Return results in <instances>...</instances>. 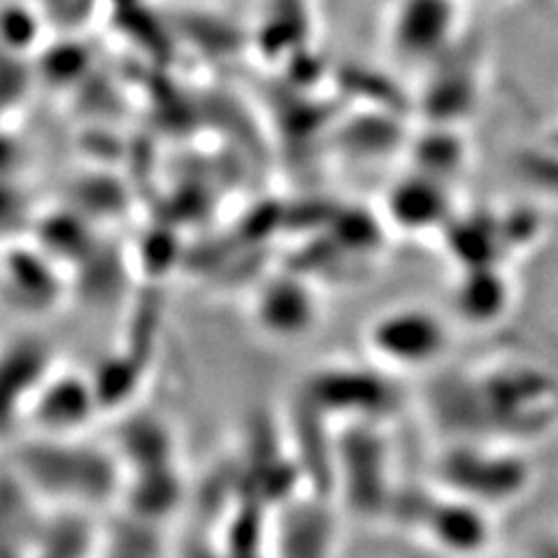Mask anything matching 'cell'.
I'll use <instances>...</instances> for the list:
<instances>
[{"label":"cell","mask_w":558,"mask_h":558,"mask_svg":"<svg viewBox=\"0 0 558 558\" xmlns=\"http://www.w3.org/2000/svg\"><path fill=\"white\" fill-rule=\"evenodd\" d=\"M453 330L457 324L447 312L422 303L384 307L363 326V356L396 377H428L445 365L453 347Z\"/></svg>","instance_id":"8992f818"},{"label":"cell","mask_w":558,"mask_h":558,"mask_svg":"<svg viewBox=\"0 0 558 558\" xmlns=\"http://www.w3.org/2000/svg\"><path fill=\"white\" fill-rule=\"evenodd\" d=\"M342 508L333 496L305 488L277 505L268 521L270 558H338L342 545Z\"/></svg>","instance_id":"ba28073f"},{"label":"cell","mask_w":558,"mask_h":558,"mask_svg":"<svg viewBox=\"0 0 558 558\" xmlns=\"http://www.w3.org/2000/svg\"><path fill=\"white\" fill-rule=\"evenodd\" d=\"M14 473L26 492L63 510H92L121 488V459L84 435H28L16 445Z\"/></svg>","instance_id":"7a4b0ae2"},{"label":"cell","mask_w":558,"mask_h":558,"mask_svg":"<svg viewBox=\"0 0 558 558\" xmlns=\"http://www.w3.org/2000/svg\"><path fill=\"white\" fill-rule=\"evenodd\" d=\"M102 410L94 377L75 375L57 365L22 410L33 435H84L86 426Z\"/></svg>","instance_id":"30bf717a"},{"label":"cell","mask_w":558,"mask_h":558,"mask_svg":"<svg viewBox=\"0 0 558 558\" xmlns=\"http://www.w3.org/2000/svg\"><path fill=\"white\" fill-rule=\"evenodd\" d=\"M453 217L449 191L435 180L400 182L387 198V223L405 235H442Z\"/></svg>","instance_id":"7c38bea8"},{"label":"cell","mask_w":558,"mask_h":558,"mask_svg":"<svg viewBox=\"0 0 558 558\" xmlns=\"http://www.w3.org/2000/svg\"><path fill=\"white\" fill-rule=\"evenodd\" d=\"M554 381L529 365L492 363L435 371L424 412L442 440H500L526 447L556 422Z\"/></svg>","instance_id":"6da1fadb"},{"label":"cell","mask_w":558,"mask_h":558,"mask_svg":"<svg viewBox=\"0 0 558 558\" xmlns=\"http://www.w3.org/2000/svg\"><path fill=\"white\" fill-rule=\"evenodd\" d=\"M496 514L430 480L428 484L403 486L389 526L410 535L416 549L453 558H477L492 556L496 549Z\"/></svg>","instance_id":"277c9868"},{"label":"cell","mask_w":558,"mask_h":558,"mask_svg":"<svg viewBox=\"0 0 558 558\" xmlns=\"http://www.w3.org/2000/svg\"><path fill=\"white\" fill-rule=\"evenodd\" d=\"M517 303V284L505 264L459 268L449 287L447 314L457 326L488 330L510 317Z\"/></svg>","instance_id":"8fae6325"},{"label":"cell","mask_w":558,"mask_h":558,"mask_svg":"<svg viewBox=\"0 0 558 558\" xmlns=\"http://www.w3.org/2000/svg\"><path fill=\"white\" fill-rule=\"evenodd\" d=\"M301 403L336 428L365 422L389 424L400 403L398 377L371 359L356 365L324 363L303 379Z\"/></svg>","instance_id":"52a82bcc"},{"label":"cell","mask_w":558,"mask_h":558,"mask_svg":"<svg viewBox=\"0 0 558 558\" xmlns=\"http://www.w3.org/2000/svg\"><path fill=\"white\" fill-rule=\"evenodd\" d=\"M529 558H558V533H539L533 537Z\"/></svg>","instance_id":"5bb4252c"},{"label":"cell","mask_w":558,"mask_h":558,"mask_svg":"<svg viewBox=\"0 0 558 558\" xmlns=\"http://www.w3.org/2000/svg\"><path fill=\"white\" fill-rule=\"evenodd\" d=\"M430 480L447 492L500 512L531 494L537 470L523 445L500 440H442Z\"/></svg>","instance_id":"5b68a950"},{"label":"cell","mask_w":558,"mask_h":558,"mask_svg":"<svg viewBox=\"0 0 558 558\" xmlns=\"http://www.w3.org/2000/svg\"><path fill=\"white\" fill-rule=\"evenodd\" d=\"M403 486L396 473L389 424H347L336 430L330 496L347 517L371 526H389Z\"/></svg>","instance_id":"3957f363"},{"label":"cell","mask_w":558,"mask_h":558,"mask_svg":"<svg viewBox=\"0 0 558 558\" xmlns=\"http://www.w3.org/2000/svg\"><path fill=\"white\" fill-rule=\"evenodd\" d=\"M408 558H453V556H440V554H433V551H424V549L414 547V551ZM477 558H496V556L492 554V556H477Z\"/></svg>","instance_id":"9a60e30c"},{"label":"cell","mask_w":558,"mask_h":558,"mask_svg":"<svg viewBox=\"0 0 558 558\" xmlns=\"http://www.w3.org/2000/svg\"><path fill=\"white\" fill-rule=\"evenodd\" d=\"M5 289L20 310H47L59 301L54 260L31 254L24 244L5 254Z\"/></svg>","instance_id":"4fadbf2b"},{"label":"cell","mask_w":558,"mask_h":558,"mask_svg":"<svg viewBox=\"0 0 558 558\" xmlns=\"http://www.w3.org/2000/svg\"><path fill=\"white\" fill-rule=\"evenodd\" d=\"M250 319L260 338L279 344L303 342L324 322L319 282L287 270L260 282L250 301Z\"/></svg>","instance_id":"9c48e42d"}]
</instances>
